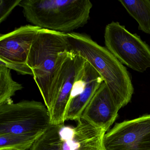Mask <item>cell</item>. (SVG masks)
Here are the masks:
<instances>
[{"mask_svg":"<svg viewBox=\"0 0 150 150\" xmlns=\"http://www.w3.org/2000/svg\"><path fill=\"white\" fill-rule=\"evenodd\" d=\"M0 150H17L13 149H0Z\"/></svg>","mask_w":150,"mask_h":150,"instance_id":"cell-17","label":"cell"},{"mask_svg":"<svg viewBox=\"0 0 150 150\" xmlns=\"http://www.w3.org/2000/svg\"><path fill=\"white\" fill-rule=\"evenodd\" d=\"M22 0H0V23L3 22Z\"/></svg>","mask_w":150,"mask_h":150,"instance_id":"cell-16","label":"cell"},{"mask_svg":"<svg viewBox=\"0 0 150 150\" xmlns=\"http://www.w3.org/2000/svg\"><path fill=\"white\" fill-rule=\"evenodd\" d=\"M104 37L106 48L123 65L140 73L150 68V46L137 34L112 21L106 26Z\"/></svg>","mask_w":150,"mask_h":150,"instance_id":"cell-5","label":"cell"},{"mask_svg":"<svg viewBox=\"0 0 150 150\" xmlns=\"http://www.w3.org/2000/svg\"><path fill=\"white\" fill-rule=\"evenodd\" d=\"M51 125L50 114L41 102L23 100L0 105V135L40 137Z\"/></svg>","mask_w":150,"mask_h":150,"instance_id":"cell-4","label":"cell"},{"mask_svg":"<svg viewBox=\"0 0 150 150\" xmlns=\"http://www.w3.org/2000/svg\"><path fill=\"white\" fill-rule=\"evenodd\" d=\"M39 137L24 134L0 135V149L27 150L31 148Z\"/></svg>","mask_w":150,"mask_h":150,"instance_id":"cell-15","label":"cell"},{"mask_svg":"<svg viewBox=\"0 0 150 150\" xmlns=\"http://www.w3.org/2000/svg\"><path fill=\"white\" fill-rule=\"evenodd\" d=\"M75 127L62 125L59 135L63 150H103L106 132L81 119Z\"/></svg>","mask_w":150,"mask_h":150,"instance_id":"cell-11","label":"cell"},{"mask_svg":"<svg viewBox=\"0 0 150 150\" xmlns=\"http://www.w3.org/2000/svg\"><path fill=\"white\" fill-rule=\"evenodd\" d=\"M69 50L86 60L99 73L121 108L131 100L134 88L126 67L106 48L86 34H67Z\"/></svg>","mask_w":150,"mask_h":150,"instance_id":"cell-1","label":"cell"},{"mask_svg":"<svg viewBox=\"0 0 150 150\" xmlns=\"http://www.w3.org/2000/svg\"><path fill=\"white\" fill-rule=\"evenodd\" d=\"M41 29L33 25H26L1 35L0 65L23 75L33 76L27 59L32 43Z\"/></svg>","mask_w":150,"mask_h":150,"instance_id":"cell-7","label":"cell"},{"mask_svg":"<svg viewBox=\"0 0 150 150\" xmlns=\"http://www.w3.org/2000/svg\"><path fill=\"white\" fill-rule=\"evenodd\" d=\"M103 150H150V114L116 123L105 133Z\"/></svg>","mask_w":150,"mask_h":150,"instance_id":"cell-8","label":"cell"},{"mask_svg":"<svg viewBox=\"0 0 150 150\" xmlns=\"http://www.w3.org/2000/svg\"><path fill=\"white\" fill-rule=\"evenodd\" d=\"M120 109L103 81L84 110L81 119L107 132L115 121Z\"/></svg>","mask_w":150,"mask_h":150,"instance_id":"cell-10","label":"cell"},{"mask_svg":"<svg viewBox=\"0 0 150 150\" xmlns=\"http://www.w3.org/2000/svg\"><path fill=\"white\" fill-rule=\"evenodd\" d=\"M139 24V29L150 35V1L118 0Z\"/></svg>","mask_w":150,"mask_h":150,"instance_id":"cell-12","label":"cell"},{"mask_svg":"<svg viewBox=\"0 0 150 150\" xmlns=\"http://www.w3.org/2000/svg\"><path fill=\"white\" fill-rule=\"evenodd\" d=\"M19 6L31 25L68 34L87 23L93 4L89 0H22Z\"/></svg>","mask_w":150,"mask_h":150,"instance_id":"cell-2","label":"cell"},{"mask_svg":"<svg viewBox=\"0 0 150 150\" xmlns=\"http://www.w3.org/2000/svg\"><path fill=\"white\" fill-rule=\"evenodd\" d=\"M85 61L79 55L70 50L59 55L51 90V124H64L65 113L73 86Z\"/></svg>","mask_w":150,"mask_h":150,"instance_id":"cell-6","label":"cell"},{"mask_svg":"<svg viewBox=\"0 0 150 150\" xmlns=\"http://www.w3.org/2000/svg\"><path fill=\"white\" fill-rule=\"evenodd\" d=\"M69 50L67 35L41 29L34 40L27 63L33 73L45 104L51 109L50 93L59 55Z\"/></svg>","mask_w":150,"mask_h":150,"instance_id":"cell-3","label":"cell"},{"mask_svg":"<svg viewBox=\"0 0 150 150\" xmlns=\"http://www.w3.org/2000/svg\"><path fill=\"white\" fill-rule=\"evenodd\" d=\"M23 88L22 84L13 79L11 70L0 65V105L13 103L12 97Z\"/></svg>","mask_w":150,"mask_h":150,"instance_id":"cell-13","label":"cell"},{"mask_svg":"<svg viewBox=\"0 0 150 150\" xmlns=\"http://www.w3.org/2000/svg\"><path fill=\"white\" fill-rule=\"evenodd\" d=\"M103 81L101 75L86 60L76 76L66 109L65 121L81 119L84 110Z\"/></svg>","mask_w":150,"mask_h":150,"instance_id":"cell-9","label":"cell"},{"mask_svg":"<svg viewBox=\"0 0 150 150\" xmlns=\"http://www.w3.org/2000/svg\"><path fill=\"white\" fill-rule=\"evenodd\" d=\"M62 125H51L48 129L36 140L30 150H63L59 135Z\"/></svg>","mask_w":150,"mask_h":150,"instance_id":"cell-14","label":"cell"}]
</instances>
